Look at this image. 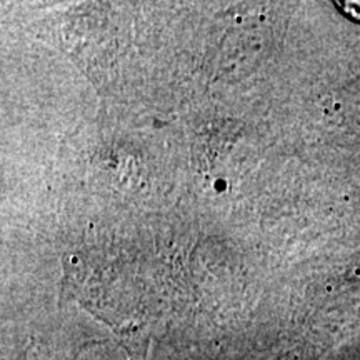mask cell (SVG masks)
I'll return each instance as SVG.
<instances>
[{"instance_id": "1", "label": "cell", "mask_w": 360, "mask_h": 360, "mask_svg": "<svg viewBox=\"0 0 360 360\" xmlns=\"http://www.w3.org/2000/svg\"><path fill=\"white\" fill-rule=\"evenodd\" d=\"M340 6L345 13H349L354 19L360 20V2H342Z\"/></svg>"}]
</instances>
